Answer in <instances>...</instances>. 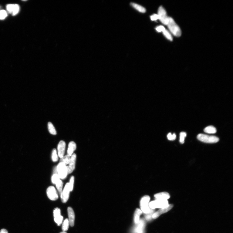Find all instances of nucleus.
<instances>
[{
  "label": "nucleus",
  "mask_w": 233,
  "mask_h": 233,
  "mask_svg": "<svg viewBox=\"0 0 233 233\" xmlns=\"http://www.w3.org/2000/svg\"><path fill=\"white\" fill-rule=\"evenodd\" d=\"M204 131L206 133L208 134H214L217 132L216 128L212 126H209L206 127L204 129Z\"/></svg>",
  "instance_id": "nucleus-18"
},
{
  "label": "nucleus",
  "mask_w": 233,
  "mask_h": 233,
  "mask_svg": "<svg viewBox=\"0 0 233 233\" xmlns=\"http://www.w3.org/2000/svg\"><path fill=\"white\" fill-rule=\"evenodd\" d=\"M70 191L69 184L67 183L66 184L60 196L62 201L63 203H66L69 200Z\"/></svg>",
  "instance_id": "nucleus-7"
},
{
  "label": "nucleus",
  "mask_w": 233,
  "mask_h": 233,
  "mask_svg": "<svg viewBox=\"0 0 233 233\" xmlns=\"http://www.w3.org/2000/svg\"><path fill=\"white\" fill-rule=\"evenodd\" d=\"M76 158V154L75 153L73 154L71 157L69 166H66L68 174L72 173L75 169Z\"/></svg>",
  "instance_id": "nucleus-10"
},
{
  "label": "nucleus",
  "mask_w": 233,
  "mask_h": 233,
  "mask_svg": "<svg viewBox=\"0 0 233 233\" xmlns=\"http://www.w3.org/2000/svg\"><path fill=\"white\" fill-rule=\"evenodd\" d=\"M61 210L59 208H56L53 211V216L56 218L61 216Z\"/></svg>",
  "instance_id": "nucleus-30"
},
{
  "label": "nucleus",
  "mask_w": 233,
  "mask_h": 233,
  "mask_svg": "<svg viewBox=\"0 0 233 233\" xmlns=\"http://www.w3.org/2000/svg\"><path fill=\"white\" fill-rule=\"evenodd\" d=\"M68 214L69 216V225L71 227H73L74 225L75 220V214L73 208L71 207L68 208Z\"/></svg>",
  "instance_id": "nucleus-12"
},
{
  "label": "nucleus",
  "mask_w": 233,
  "mask_h": 233,
  "mask_svg": "<svg viewBox=\"0 0 233 233\" xmlns=\"http://www.w3.org/2000/svg\"><path fill=\"white\" fill-rule=\"evenodd\" d=\"M7 16V13L4 10H0V19H3Z\"/></svg>",
  "instance_id": "nucleus-31"
},
{
  "label": "nucleus",
  "mask_w": 233,
  "mask_h": 233,
  "mask_svg": "<svg viewBox=\"0 0 233 233\" xmlns=\"http://www.w3.org/2000/svg\"><path fill=\"white\" fill-rule=\"evenodd\" d=\"M66 147V143L63 140H61L58 145L57 150L58 156L60 158L64 156Z\"/></svg>",
  "instance_id": "nucleus-11"
},
{
  "label": "nucleus",
  "mask_w": 233,
  "mask_h": 233,
  "mask_svg": "<svg viewBox=\"0 0 233 233\" xmlns=\"http://www.w3.org/2000/svg\"><path fill=\"white\" fill-rule=\"evenodd\" d=\"M197 139L201 141L207 143H215L219 141V139L214 136L200 134L197 136Z\"/></svg>",
  "instance_id": "nucleus-2"
},
{
  "label": "nucleus",
  "mask_w": 233,
  "mask_h": 233,
  "mask_svg": "<svg viewBox=\"0 0 233 233\" xmlns=\"http://www.w3.org/2000/svg\"><path fill=\"white\" fill-rule=\"evenodd\" d=\"M154 209H151L150 212L149 213L146 214L145 216L146 219L147 221H150L151 219V218H152V216L153 214L154 213Z\"/></svg>",
  "instance_id": "nucleus-29"
},
{
  "label": "nucleus",
  "mask_w": 233,
  "mask_h": 233,
  "mask_svg": "<svg viewBox=\"0 0 233 233\" xmlns=\"http://www.w3.org/2000/svg\"><path fill=\"white\" fill-rule=\"evenodd\" d=\"M60 233H67L65 231H62V232H61Z\"/></svg>",
  "instance_id": "nucleus-37"
},
{
  "label": "nucleus",
  "mask_w": 233,
  "mask_h": 233,
  "mask_svg": "<svg viewBox=\"0 0 233 233\" xmlns=\"http://www.w3.org/2000/svg\"><path fill=\"white\" fill-rule=\"evenodd\" d=\"M74 181V177L73 176H72L70 178L69 183L70 191H72L73 189Z\"/></svg>",
  "instance_id": "nucleus-32"
},
{
  "label": "nucleus",
  "mask_w": 233,
  "mask_h": 233,
  "mask_svg": "<svg viewBox=\"0 0 233 233\" xmlns=\"http://www.w3.org/2000/svg\"><path fill=\"white\" fill-rule=\"evenodd\" d=\"M0 233H8V232L6 229H3L0 231Z\"/></svg>",
  "instance_id": "nucleus-36"
},
{
  "label": "nucleus",
  "mask_w": 233,
  "mask_h": 233,
  "mask_svg": "<svg viewBox=\"0 0 233 233\" xmlns=\"http://www.w3.org/2000/svg\"><path fill=\"white\" fill-rule=\"evenodd\" d=\"M55 184L58 193H59L60 196L62 191L63 183L61 180L60 179Z\"/></svg>",
  "instance_id": "nucleus-22"
},
{
  "label": "nucleus",
  "mask_w": 233,
  "mask_h": 233,
  "mask_svg": "<svg viewBox=\"0 0 233 233\" xmlns=\"http://www.w3.org/2000/svg\"><path fill=\"white\" fill-rule=\"evenodd\" d=\"M52 161L54 162H56L58 161V155L57 154L56 150V149H53L52 150Z\"/></svg>",
  "instance_id": "nucleus-24"
},
{
  "label": "nucleus",
  "mask_w": 233,
  "mask_h": 233,
  "mask_svg": "<svg viewBox=\"0 0 233 233\" xmlns=\"http://www.w3.org/2000/svg\"><path fill=\"white\" fill-rule=\"evenodd\" d=\"M173 204H169L166 208H160L157 211L154 212L152 215V218L154 219H156L163 214L166 213L171 210L173 207Z\"/></svg>",
  "instance_id": "nucleus-9"
},
{
  "label": "nucleus",
  "mask_w": 233,
  "mask_h": 233,
  "mask_svg": "<svg viewBox=\"0 0 233 233\" xmlns=\"http://www.w3.org/2000/svg\"><path fill=\"white\" fill-rule=\"evenodd\" d=\"M163 33L164 36L166 37L168 40L171 41H172L173 38L172 36L171 33H170L168 31L165 29L163 32Z\"/></svg>",
  "instance_id": "nucleus-26"
},
{
  "label": "nucleus",
  "mask_w": 233,
  "mask_h": 233,
  "mask_svg": "<svg viewBox=\"0 0 233 233\" xmlns=\"http://www.w3.org/2000/svg\"><path fill=\"white\" fill-rule=\"evenodd\" d=\"M63 220V217L61 215L54 218V221L58 226H60L61 225Z\"/></svg>",
  "instance_id": "nucleus-27"
},
{
  "label": "nucleus",
  "mask_w": 233,
  "mask_h": 233,
  "mask_svg": "<svg viewBox=\"0 0 233 233\" xmlns=\"http://www.w3.org/2000/svg\"><path fill=\"white\" fill-rule=\"evenodd\" d=\"M156 30L159 32H163L165 30L164 27L162 26H160L156 27Z\"/></svg>",
  "instance_id": "nucleus-34"
},
{
  "label": "nucleus",
  "mask_w": 233,
  "mask_h": 233,
  "mask_svg": "<svg viewBox=\"0 0 233 233\" xmlns=\"http://www.w3.org/2000/svg\"><path fill=\"white\" fill-rule=\"evenodd\" d=\"M167 25L169 31L174 36L179 37L181 35V32L180 28L172 18L169 17Z\"/></svg>",
  "instance_id": "nucleus-1"
},
{
  "label": "nucleus",
  "mask_w": 233,
  "mask_h": 233,
  "mask_svg": "<svg viewBox=\"0 0 233 233\" xmlns=\"http://www.w3.org/2000/svg\"><path fill=\"white\" fill-rule=\"evenodd\" d=\"M76 148V145L75 143L73 141L70 142L69 144V146H68L67 154L70 157L71 156Z\"/></svg>",
  "instance_id": "nucleus-16"
},
{
  "label": "nucleus",
  "mask_w": 233,
  "mask_h": 233,
  "mask_svg": "<svg viewBox=\"0 0 233 233\" xmlns=\"http://www.w3.org/2000/svg\"><path fill=\"white\" fill-rule=\"evenodd\" d=\"M150 19L153 21H156L159 19V17L158 15L154 14L153 15L150 16Z\"/></svg>",
  "instance_id": "nucleus-35"
},
{
  "label": "nucleus",
  "mask_w": 233,
  "mask_h": 233,
  "mask_svg": "<svg viewBox=\"0 0 233 233\" xmlns=\"http://www.w3.org/2000/svg\"><path fill=\"white\" fill-rule=\"evenodd\" d=\"M143 212L139 208H137L135 210L134 215V221L135 224H137L140 221V217L142 214Z\"/></svg>",
  "instance_id": "nucleus-17"
},
{
  "label": "nucleus",
  "mask_w": 233,
  "mask_h": 233,
  "mask_svg": "<svg viewBox=\"0 0 233 233\" xmlns=\"http://www.w3.org/2000/svg\"><path fill=\"white\" fill-rule=\"evenodd\" d=\"M7 9L9 13L15 15L18 13L19 7L17 4H8L7 6Z\"/></svg>",
  "instance_id": "nucleus-13"
},
{
  "label": "nucleus",
  "mask_w": 233,
  "mask_h": 233,
  "mask_svg": "<svg viewBox=\"0 0 233 233\" xmlns=\"http://www.w3.org/2000/svg\"><path fill=\"white\" fill-rule=\"evenodd\" d=\"M158 15L159 19L165 25H167L169 22V17L165 9L162 6H160L158 9Z\"/></svg>",
  "instance_id": "nucleus-6"
},
{
  "label": "nucleus",
  "mask_w": 233,
  "mask_h": 233,
  "mask_svg": "<svg viewBox=\"0 0 233 233\" xmlns=\"http://www.w3.org/2000/svg\"><path fill=\"white\" fill-rule=\"evenodd\" d=\"M46 193L48 198L51 200L55 201L58 198V193L54 187H49L47 189Z\"/></svg>",
  "instance_id": "nucleus-8"
},
{
  "label": "nucleus",
  "mask_w": 233,
  "mask_h": 233,
  "mask_svg": "<svg viewBox=\"0 0 233 233\" xmlns=\"http://www.w3.org/2000/svg\"><path fill=\"white\" fill-rule=\"evenodd\" d=\"M168 139L171 140H175L176 138V135L175 134H172L171 133H169L167 135Z\"/></svg>",
  "instance_id": "nucleus-33"
},
{
  "label": "nucleus",
  "mask_w": 233,
  "mask_h": 233,
  "mask_svg": "<svg viewBox=\"0 0 233 233\" xmlns=\"http://www.w3.org/2000/svg\"><path fill=\"white\" fill-rule=\"evenodd\" d=\"M150 200V197L148 195L143 197L140 201V207L141 210L145 214L149 213L151 210L148 206L149 202Z\"/></svg>",
  "instance_id": "nucleus-4"
},
{
  "label": "nucleus",
  "mask_w": 233,
  "mask_h": 233,
  "mask_svg": "<svg viewBox=\"0 0 233 233\" xmlns=\"http://www.w3.org/2000/svg\"><path fill=\"white\" fill-rule=\"evenodd\" d=\"M143 220H140L137 224V227L134 230L135 233H144V230L145 226V222Z\"/></svg>",
  "instance_id": "nucleus-15"
},
{
  "label": "nucleus",
  "mask_w": 233,
  "mask_h": 233,
  "mask_svg": "<svg viewBox=\"0 0 233 233\" xmlns=\"http://www.w3.org/2000/svg\"><path fill=\"white\" fill-rule=\"evenodd\" d=\"M60 179V178L57 174L53 175L52 177V181L53 184H55Z\"/></svg>",
  "instance_id": "nucleus-28"
},
{
  "label": "nucleus",
  "mask_w": 233,
  "mask_h": 233,
  "mask_svg": "<svg viewBox=\"0 0 233 233\" xmlns=\"http://www.w3.org/2000/svg\"><path fill=\"white\" fill-rule=\"evenodd\" d=\"M154 197L156 200H167L170 198L169 194L166 192L155 194Z\"/></svg>",
  "instance_id": "nucleus-14"
},
{
  "label": "nucleus",
  "mask_w": 233,
  "mask_h": 233,
  "mask_svg": "<svg viewBox=\"0 0 233 233\" xmlns=\"http://www.w3.org/2000/svg\"><path fill=\"white\" fill-rule=\"evenodd\" d=\"M131 5L135 9L137 10L140 12L145 13L146 12V9L144 7L138 4L132 3H131Z\"/></svg>",
  "instance_id": "nucleus-20"
},
{
  "label": "nucleus",
  "mask_w": 233,
  "mask_h": 233,
  "mask_svg": "<svg viewBox=\"0 0 233 233\" xmlns=\"http://www.w3.org/2000/svg\"><path fill=\"white\" fill-rule=\"evenodd\" d=\"M60 179H64L67 177V169L66 166L64 163H60L58 164L56 170V173Z\"/></svg>",
  "instance_id": "nucleus-5"
},
{
  "label": "nucleus",
  "mask_w": 233,
  "mask_h": 233,
  "mask_svg": "<svg viewBox=\"0 0 233 233\" xmlns=\"http://www.w3.org/2000/svg\"><path fill=\"white\" fill-rule=\"evenodd\" d=\"M187 136V134L185 132H182L180 134L179 142L181 144L184 143V140Z\"/></svg>",
  "instance_id": "nucleus-25"
},
{
  "label": "nucleus",
  "mask_w": 233,
  "mask_h": 233,
  "mask_svg": "<svg viewBox=\"0 0 233 233\" xmlns=\"http://www.w3.org/2000/svg\"><path fill=\"white\" fill-rule=\"evenodd\" d=\"M48 129L49 133L52 134L56 135L57 134L56 129L52 123L49 122L48 124Z\"/></svg>",
  "instance_id": "nucleus-21"
},
{
  "label": "nucleus",
  "mask_w": 233,
  "mask_h": 233,
  "mask_svg": "<svg viewBox=\"0 0 233 233\" xmlns=\"http://www.w3.org/2000/svg\"><path fill=\"white\" fill-rule=\"evenodd\" d=\"M69 220L67 218H66L62 223V229L63 231L66 232L69 229Z\"/></svg>",
  "instance_id": "nucleus-23"
},
{
  "label": "nucleus",
  "mask_w": 233,
  "mask_h": 233,
  "mask_svg": "<svg viewBox=\"0 0 233 233\" xmlns=\"http://www.w3.org/2000/svg\"><path fill=\"white\" fill-rule=\"evenodd\" d=\"M71 159L69 155H66L65 156L60 158V163H62L64 164L66 166L70 163Z\"/></svg>",
  "instance_id": "nucleus-19"
},
{
  "label": "nucleus",
  "mask_w": 233,
  "mask_h": 233,
  "mask_svg": "<svg viewBox=\"0 0 233 233\" xmlns=\"http://www.w3.org/2000/svg\"><path fill=\"white\" fill-rule=\"evenodd\" d=\"M169 205L167 200H156L150 202L148 204L149 208L152 209L156 208H163Z\"/></svg>",
  "instance_id": "nucleus-3"
}]
</instances>
